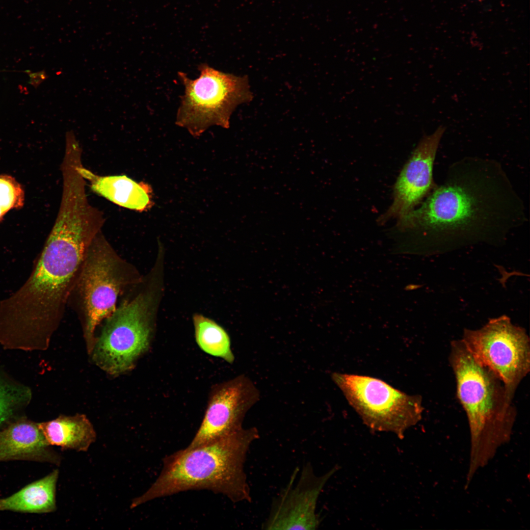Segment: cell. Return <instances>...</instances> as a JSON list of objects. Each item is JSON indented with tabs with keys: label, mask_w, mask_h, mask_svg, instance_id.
<instances>
[{
	"label": "cell",
	"mask_w": 530,
	"mask_h": 530,
	"mask_svg": "<svg viewBox=\"0 0 530 530\" xmlns=\"http://www.w3.org/2000/svg\"><path fill=\"white\" fill-rule=\"evenodd\" d=\"M102 212L84 197L61 198L55 221L29 277L0 302V326L28 343L50 340L91 242L102 231Z\"/></svg>",
	"instance_id": "cell-1"
},
{
	"label": "cell",
	"mask_w": 530,
	"mask_h": 530,
	"mask_svg": "<svg viewBox=\"0 0 530 530\" xmlns=\"http://www.w3.org/2000/svg\"><path fill=\"white\" fill-rule=\"evenodd\" d=\"M259 437L256 428L242 427L209 443L166 456L158 478L133 500L131 508L190 490H211L233 503L250 502L244 464L250 445Z\"/></svg>",
	"instance_id": "cell-2"
},
{
	"label": "cell",
	"mask_w": 530,
	"mask_h": 530,
	"mask_svg": "<svg viewBox=\"0 0 530 530\" xmlns=\"http://www.w3.org/2000/svg\"><path fill=\"white\" fill-rule=\"evenodd\" d=\"M449 362L470 429L467 488L477 471L510 441L517 412L502 382L474 359L461 339L451 342Z\"/></svg>",
	"instance_id": "cell-3"
},
{
	"label": "cell",
	"mask_w": 530,
	"mask_h": 530,
	"mask_svg": "<svg viewBox=\"0 0 530 530\" xmlns=\"http://www.w3.org/2000/svg\"><path fill=\"white\" fill-rule=\"evenodd\" d=\"M143 279L135 267L115 251L102 231L95 237L87 250L67 303L80 322L89 352L96 340L97 327Z\"/></svg>",
	"instance_id": "cell-4"
},
{
	"label": "cell",
	"mask_w": 530,
	"mask_h": 530,
	"mask_svg": "<svg viewBox=\"0 0 530 530\" xmlns=\"http://www.w3.org/2000/svg\"><path fill=\"white\" fill-rule=\"evenodd\" d=\"M152 275L147 283L143 278V287L138 290L139 284L122 298L96 338L92 359L110 375L130 371L149 348L157 306V287Z\"/></svg>",
	"instance_id": "cell-5"
},
{
	"label": "cell",
	"mask_w": 530,
	"mask_h": 530,
	"mask_svg": "<svg viewBox=\"0 0 530 530\" xmlns=\"http://www.w3.org/2000/svg\"><path fill=\"white\" fill-rule=\"evenodd\" d=\"M198 70L200 75L194 80L185 73H178L185 91L176 124L195 137L212 126L228 128L237 106L253 98L246 76L224 73L205 63L200 64Z\"/></svg>",
	"instance_id": "cell-6"
},
{
	"label": "cell",
	"mask_w": 530,
	"mask_h": 530,
	"mask_svg": "<svg viewBox=\"0 0 530 530\" xmlns=\"http://www.w3.org/2000/svg\"><path fill=\"white\" fill-rule=\"evenodd\" d=\"M332 379L351 406L371 429L395 433L405 430L421 419L420 396L408 395L377 378L333 373Z\"/></svg>",
	"instance_id": "cell-7"
},
{
	"label": "cell",
	"mask_w": 530,
	"mask_h": 530,
	"mask_svg": "<svg viewBox=\"0 0 530 530\" xmlns=\"http://www.w3.org/2000/svg\"><path fill=\"white\" fill-rule=\"evenodd\" d=\"M461 340L474 359L502 382L513 399L530 370V340L525 329L502 316L478 329H465Z\"/></svg>",
	"instance_id": "cell-8"
},
{
	"label": "cell",
	"mask_w": 530,
	"mask_h": 530,
	"mask_svg": "<svg viewBox=\"0 0 530 530\" xmlns=\"http://www.w3.org/2000/svg\"><path fill=\"white\" fill-rule=\"evenodd\" d=\"M259 398V391L244 375L212 386L202 422L187 448L209 443L241 428L246 413Z\"/></svg>",
	"instance_id": "cell-9"
},
{
	"label": "cell",
	"mask_w": 530,
	"mask_h": 530,
	"mask_svg": "<svg viewBox=\"0 0 530 530\" xmlns=\"http://www.w3.org/2000/svg\"><path fill=\"white\" fill-rule=\"evenodd\" d=\"M336 470L334 468L318 476L310 463H307L296 480L298 470H295L289 483L272 503L262 528L283 530L317 529L320 523L316 513L318 499Z\"/></svg>",
	"instance_id": "cell-10"
},
{
	"label": "cell",
	"mask_w": 530,
	"mask_h": 530,
	"mask_svg": "<svg viewBox=\"0 0 530 530\" xmlns=\"http://www.w3.org/2000/svg\"><path fill=\"white\" fill-rule=\"evenodd\" d=\"M445 130L444 126H440L432 133L421 138L397 178L393 203L378 218L380 223L391 219L401 220L430 191L433 185V163Z\"/></svg>",
	"instance_id": "cell-11"
},
{
	"label": "cell",
	"mask_w": 530,
	"mask_h": 530,
	"mask_svg": "<svg viewBox=\"0 0 530 530\" xmlns=\"http://www.w3.org/2000/svg\"><path fill=\"white\" fill-rule=\"evenodd\" d=\"M476 208L473 198L462 188L446 186L435 190L419 208L398 222L397 226L406 230L460 225L473 217Z\"/></svg>",
	"instance_id": "cell-12"
},
{
	"label": "cell",
	"mask_w": 530,
	"mask_h": 530,
	"mask_svg": "<svg viewBox=\"0 0 530 530\" xmlns=\"http://www.w3.org/2000/svg\"><path fill=\"white\" fill-rule=\"evenodd\" d=\"M50 446L38 424L18 420L0 431V461L30 459L59 465L61 456Z\"/></svg>",
	"instance_id": "cell-13"
},
{
	"label": "cell",
	"mask_w": 530,
	"mask_h": 530,
	"mask_svg": "<svg viewBox=\"0 0 530 530\" xmlns=\"http://www.w3.org/2000/svg\"><path fill=\"white\" fill-rule=\"evenodd\" d=\"M81 173L93 191L125 208L143 211L151 205L148 186L138 183L126 175H97L83 165Z\"/></svg>",
	"instance_id": "cell-14"
},
{
	"label": "cell",
	"mask_w": 530,
	"mask_h": 530,
	"mask_svg": "<svg viewBox=\"0 0 530 530\" xmlns=\"http://www.w3.org/2000/svg\"><path fill=\"white\" fill-rule=\"evenodd\" d=\"M38 425L50 446L63 450L86 451L96 439L92 424L83 415L60 416Z\"/></svg>",
	"instance_id": "cell-15"
},
{
	"label": "cell",
	"mask_w": 530,
	"mask_h": 530,
	"mask_svg": "<svg viewBox=\"0 0 530 530\" xmlns=\"http://www.w3.org/2000/svg\"><path fill=\"white\" fill-rule=\"evenodd\" d=\"M59 471L26 486L15 494L0 499V511L46 513L56 509L55 492Z\"/></svg>",
	"instance_id": "cell-16"
},
{
	"label": "cell",
	"mask_w": 530,
	"mask_h": 530,
	"mask_svg": "<svg viewBox=\"0 0 530 530\" xmlns=\"http://www.w3.org/2000/svg\"><path fill=\"white\" fill-rule=\"evenodd\" d=\"M196 342L204 352L232 364L235 356L226 330L213 320L196 313L193 315Z\"/></svg>",
	"instance_id": "cell-17"
},
{
	"label": "cell",
	"mask_w": 530,
	"mask_h": 530,
	"mask_svg": "<svg viewBox=\"0 0 530 530\" xmlns=\"http://www.w3.org/2000/svg\"><path fill=\"white\" fill-rule=\"evenodd\" d=\"M30 393L24 387L10 384L0 378V426L21 404L27 402Z\"/></svg>",
	"instance_id": "cell-18"
},
{
	"label": "cell",
	"mask_w": 530,
	"mask_h": 530,
	"mask_svg": "<svg viewBox=\"0 0 530 530\" xmlns=\"http://www.w3.org/2000/svg\"><path fill=\"white\" fill-rule=\"evenodd\" d=\"M24 197L22 187L14 178L0 175V210L4 214L12 209L21 208Z\"/></svg>",
	"instance_id": "cell-19"
},
{
	"label": "cell",
	"mask_w": 530,
	"mask_h": 530,
	"mask_svg": "<svg viewBox=\"0 0 530 530\" xmlns=\"http://www.w3.org/2000/svg\"><path fill=\"white\" fill-rule=\"evenodd\" d=\"M33 75L31 78L32 84L36 87L38 86L48 78L45 71H42Z\"/></svg>",
	"instance_id": "cell-20"
},
{
	"label": "cell",
	"mask_w": 530,
	"mask_h": 530,
	"mask_svg": "<svg viewBox=\"0 0 530 530\" xmlns=\"http://www.w3.org/2000/svg\"><path fill=\"white\" fill-rule=\"evenodd\" d=\"M4 215V214H3V213L2 212H1V210H0V221H1V220H2V217H3V215Z\"/></svg>",
	"instance_id": "cell-21"
},
{
	"label": "cell",
	"mask_w": 530,
	"mask_h": 530,
	"mask_svg": "<svg viewBox=\"0 0 530 530\" xmlns=\"http://www.w3.org/2000/svg\"><path fill=\"white\" fill-rule=\"evenodd\" d=\"M479 0V1H481V0Z\"/></svg>",
	"instance_id": "cell-22"
}]
</instances>
